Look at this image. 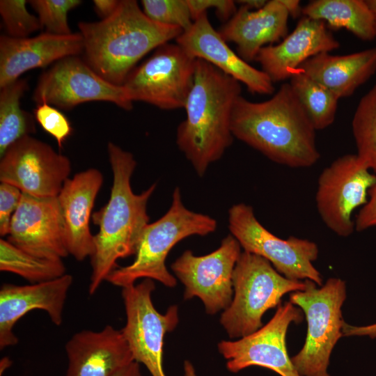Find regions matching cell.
Returning <instances> with one entry per match:
<instances>
[{
  "label": "cell",
  "instance_id": "ee69618b",
  "mask_svg": "<svg viewBox=\"0 0 376 376\" xmlns=\"http://www.w3.org/2000/svg\"><path fill=\"white\" fill-rule=\"evenodd\" d=\"M9 363H11V361L8 358H3V360H1L0 366L1 375H2L5 370L9 367Z\"/></svg>",
  "mask_w": 376,
  "mask_h": 376
},
{
  "label": "cell",
  "instance_id": "836d02e7",
  "mask_svg": "<svg viewBox=\"0 0 376 376\" xmlns=\"http://www.w3.org/2000/svg\"><path fill=\"white\" fill-rule=\"evenodd\" d=\"M22 192L16 187L6 183L0 184V235H8L11 218L17 209Z\"/></svg>",
  "mask_w": 376,
  "mask_h": 376
},
{
  "label": "cell",
  "instance_id": "ba28073f",
  "mask_svg": "<svg viewBox=\"0 0 376 376\" xmlns=\"http://www.w3.org/2000/svg\"><path fill=\"white\" fill-rule=\"evenodd\" d=\"M228 228L244 251L267 260L285 277L323 285L322 276L313 265L319 254L315 242L295 236L282 239L274 235L257 219L252 207L242 203L229 209Z\"/></svg>",
  "mask_w": 376,
  "mask_h": 376
},
{
  "label": "cell",
  "instance_id": "4dcf8cb0",
  "mask_svg": "<svg viewBox=\"0 0 376 376\" xmlns=\"http://www.w3.org/2000/svg\"><path fill=\"white\" fill-rule=\"evenodd\" d=\"M142 10L151 20L183 31L193 24L187 0H143Z\"/></svg>",
  "mask_w": 376,
  "mask_h": 376
},
{
  "label": "cell",
  "instance_id": "3957f363",
  "mask_svg": "<svg viewBox=\"0 0 376 376\" xmlns=\"http://www.w3.org/2000/svg\"><path fill=\"white\" fill-rule=\"evenodd\" d=\"M241 83L212 65L196 58L194 83L177 128L176 144L197 175L221 158L233 141L231 119Z\"/></svg>",
  "mask_w": 376,
  "mask_h": 376
},
{
  "label": "cell",
  "instance_id": "ab89813d",
  "mask_svg": "<svg viewBox=\"0 0 376 376\" xmlns=\"http://www.w3.org/2000/svg\"><path fill=\"white\" fill-rule=\"evenodd\" d=\"M113 376H143V375L141 373L139 363L136 361H133L129 365L120 369Z\"/></svg>",
  "mask_w": 376,
  "mask_h": 376
},
{
  "label": "cell",
  "instance_id": "52a82bcc",
  "mask_svg": "<svg viewBox=\"0 0 376 376\" xmlns=\"http://www.w3.org/2000/svg\"><path fill=\"white\" fill-rule=\"evenodd\" d=\"M311 282L303 291L292 292L290 301L301 309L307 322L303 347L291 361L300 376H330L331 352L343 336L341 308L346 299V283L329 279L320 288Z\"/></svg>",
  "mask_w": 376,
  "mask_h": 376
},
{
  "label": "cell",
  "instance_id": "44dd1931",
  "mask_svg": "<svg viewBox=\"0 0 376 376\" xmlns=\"http://www.w3.org/2000/svg\"><path fill=\"white\" fill-rule=\"evenodd\" d=\"M84 52L79 32L60 36L43 32L34 37H0V88L20 79L24 72L44 68Z\"/></svg>",
  "mask_w": 376,
  "mask_h": 376
},
{
  "label": "cell",
  "instance_id": "83f0119b",
  "mask_svg": "<svg viewBox=\"0 0 376 376\" xmlns=\"http://www.w3.org/2000/svg\"><path fill=\"white\" fill-rule=\"evenodd\" d=\"M0 270L17 274L31 283L53 280L66 274L62 259L31 255L3 238L0 239Z\"/></svg>",
  "mask_w": 376,
  "mask_h": 376
},
{
  "label": "cell",
  "instance_id": "cb8c5ba5",
  "mask_svg": "<svg viewBox=\"0 0 376 376\" xmlns=\"http://www.w3.org/2000/svg\"><path fill=\"white\" fill-rule=\"evenodd\" d=\"M324 85L339 99L352 95L376 72V47L346 54H318L299 68Z\"/></svg>",
  "mask_w": 376,
  "mask_h": 376
},
{
  "label": "cell",
  "instance_id": "d6986e66",
  "mask_svg": "<svg viewBox=\"0 0 376 376\" xmlns=\"http://www.w3.org/2000/svg\"><path fill=\"white\" fill-rule=\"evenodd\" d=\"M339 47L324 22L303 17L281 41L263 47L256 61L273 83L279 82L290 79L310 58Z\"/></svg>",
  "mask_w": 376,
  "mask_h": 376
},
{
  "label": "cell",
  "instance_id": "74e56055",
  "mask_svg": "<svg viewBox=\"0 0 376 376\" xmlns=\"http://www.w3.org/2000/svg\"><path fill=\"white\" fill-rule=\"evenodd\" d=\"M94 8L102 19L111 16L116 10L119 1L117 0H94Z\"/></svg>",
  "mask_w": 376,
  "mask_h": 376
},
{
  "label": "cell",
  "instance_id": "ffe728a7",
  "mask_svg": "<svg viewBox=\"0 0 376 376\" xmlns=\"http://www.w3.org/2000/svg\"><path fill=\"white\" fill-rule=\"evenodd\" d=\"M102 183V173L88 169L68 178L57 196L65 246L68 253L78 261L91 258L94 252V235L89 221Z\"/></svg>",
  "mask_w": 376,
  "mask_h": 376
},
{
  "label": "cell",
  "instance_id": "e0dca14e",
  "mask_svg": "<svg viewBox=\"0 0 376 376\" xmlns=\"http://www.w3.org/2000/svg\"><path fill=\"white\" fill-rule=\"evenodd\" d=\"M175 41L191 57L205 61L244 84L250 93H274L275 88L270 78L232 50L218 31L213 28L207 13L195 19Z\"/></svg>",
  "mask_w": 376,
  "mask_h": 376
},
{
  "label": "cell",
  "instance_id": "f35d334b",
  "mask_svg": "<svg viewBox=\"0 0 376 376\" xmlns=\"http://www.w3.org/2000/svg\"><path fill=\"white\" fill-rule=\"evenodd\" d=\"M281 2L285 8L289 17L297 18L302 14V7L299 0H281Z\"/></svg>",
  "mask_w": 376,
  "mask_h": 376
},
{
  "label": "cell",
  "instance_id": "9c48e42d",
  "mask_svg": "<svg viewBox=\"0 0 376 376\" xmlns=\"http://www.w3.org/2000/svg\"><path fill=\"white\" fill-rule=\"evenodd\" d=\"M195 61L177 43L167 42L136 66L122 86L132 102L163 110L184 109L194 83Z\"/></svg>",
  "mask_w": 376,
  "mask_h": 376
},
{
  "label": "cell",
  "instance_id": "5b68a950",
  "mask_svg": "<svg viewBox=\"0 0 376 376\" xmlns=\"http://www.w3.org/2000/svg\"><path fill=\"white\" fill-rule=\"evenodd\" d=\"M217 227L214 218L187 209L180 189L175 187L168 211L145 228L134 261L129 265L118 266L110 273L107 281L123 288L143 278L173 288L177 284L176 279L166 266L170 251L180 241L191 235H207L214 233Z\"/></svg>",
  "mask_w": 376,
  "mask_h": 376
},
{
  "label": "cell",
  "instance_id": "9a60e30c",
  "mask_svg": "<svg viewBox=\"0 0 376 376\" xmlns=\"http://www.w3.org/2000/svg\"><path fill=\"white\" fill-rule=\"evenodd\" d=\"M70 172L68 157L31 135L10 146L0 160L1 182L38 198L57 197Z\"/></svg>",
  "mask_w": 376,
  "mask_h": 376
},
{
  "label": "cell",
  "instance_id": "d4e9b609",
  "mask_svg": "<svg viewBox=\"0 0 376 376\" xmlns=\"http://www.w3.org/2000/svg\"><path fill=\"white\" fill-rule=\"evenodd\" d=\"M302 15L322 21L331 29H345L363 41L376 38L373 15L366 0H314L302 7Z\"/></svg>",
  "mask_w": 376,
  "mask_h": 376
},
{
  "label": "cell",
  "instance_id": "7a4b0ae2",
  "mask_svg": "<svg viewBox=\"0 0 376 376\" xmlns=\"http://www.w3.org/2000/svg\"><path fill=\"white\" fill-rule=\"evenodd\" d=\"M113 183L108 202L91 219L99 228L94 235L91 275L88 292L93 295L110 273L118 267L117 261L135 255L142 233L149 224L147 204L156 183L135 194L131 178L136 166L133 155L112 142L107 144Z\"/></svg>",
  "mask_w": 376,
  "mask_h": 376
},
{
  "label": "cell",
  "instance_id": "b9f144b4",
  "mask_svg": "<svg viewBox=\"0 0 376 376\" xmlns=\"http://www.w3.org/2000/svg\"><path fill=\"white\" fill-rule=\"evenodd\" d=\"M185 376H197L193 364L188 360L184 362Z\"/></svg>",
  "mask_w": 376,
  "mask_h": 376
},
{
  "label": "cell",
  "instance_id": "6da1fadb",
  "mask_svg": "<svg viewBox=\"0 0 376 376\" xmlns=\"http://www.w3.org/2000/svg\"><path fill=\"white\" fill-rule=\"evenodd\" d=\"M231 131L270 160L288 167H311L320 157L316 130L290 83L263 102L240 95L233 108Z\"/></svg>",
  "mask_w": 376,
  "mask_h": 376
},
{
  "label": "cell",
  "instance_id": "f546056e",
  "mask_svg": "<svg viewBox=\"0 0 376 376\" xmlns=\"http://www.w3.org/2000/svg\"><path fill=\"white\" fill-rule=\"evenodd\" d=\"M28 3L38 15L41 29L54 35L72 33L68 22V13L79 6L80 0H31Z\"/></svg>",
  "mask_w": 376,
  "mask_h": 376
},
{
  "label": "cell",
  "instance_id": "4316f807",
  "mask_svg": "<svg viewBox=\"0 0 376 376\" xmlns=\"http://www.w3.org/2000/svg\"><path fill=\"white\" fill-rule=\"evenodd\" d=\"M290 84L316 130L325 129L335 120L338 97L300 70Z\"/></svg>",
  "mask_w": 376,
  "mask_h": 376
},
{
  "label": "cell",
  "instance_id": "60d3db41",
  "mask_svg": "<svg viewBox=\"0 0 376 376\" xmlns=\"http://www.w3.org/2000/svg\"><path fill=\"white\" fill-rule=\"evenodd\" d=\"M240 6H244L251 10H258L263 8L267 3L265 0H243L236 1Z\"/></svg>",
  "mask_w": 376,
  "mask_h": 376
},
{
  "label": "cell",
  "instance_id": "8d00e7d4",
  "mask_svg": "<svg viewBox=\"0 0 376 376\" xmlns=\"http://www.w3.org/2000/svg\"><path fill=\"white\" fill-rule=\"evenodd\" d=\"M343 336H368L376 338V322L365 326H354L346 322L343 327Z\"/></svg>",
  "mask_w": 376,
  "mask_h": 376
},
{
  "label": "cell",
  "instance_id": "7bdbcfd3",
  "mask_svg": "<svg viewBox=\"0 0 376 376\" xmlns=\"http://www.w3.org/2000/svg\"><path fill=\"white\" fill-rule=\"evenodd\" d=\"M366 1L373 15L376 38V0H366Z\"/></svg>",
  "mask_w": 376,
  "mask_h": 376
},
{
  "label": "cell",
  "instance_id": "d590c367",
  "mask_svg": "<svg viewBox=\"0 0 376 376\" xmlns=\"http://www.w3.org/2000/svg\"><path fill=\"white\" fill-rule=\"evenodd\" d=\"M354 224L358 232L376 227V182L369 191L367 203L358 212Z\"/></svg>",
  "mask_w": 376,
  "mask_h": 376
},
{
  "label": "cell",
  "instance_id": "4fadbf2b",
  "mask_svg": "<svg viewBox=\"0 0 376 376\" xmlns=\"http://www.w3.org/2000/svg\"><path fill=\"white\" fill-rule=\"evenodd\" d=\"M241 246L232 235L224 237L214 251L197 256L186 250L171 265L184 284V299L198 297L207 313L226 309L233 300V274L241 255Z\"/></svg>",
  "mask_w": 376,
  "mask_h": 376
},
{
  "label": "cell",
  "instance_id": "5bb4252c",
  "mask_svg": "<svg viewBox=\"0 0 376 376\" xmlns=\"http://www.w3.org/2000/svg\"><path fill=\"white\" fill-rule=\"evenodd\" d=\"M303 311L290 301L280 304L272 319L253 333L236 340H221L219 353L226 360V368L237 373L251 366L269 369L281 376H300L286 347L290 324L300 323Z\"/></svg>",
  "mask_w": 376,
  "mask_h": 376
},
{
  "label": "cell",
  "instance_id": "7402d4cb",
  "mask_svg": "<svg viewBox=\"0 0 376 376\" xmlns=\"http://www.w3.org/2000/svg\"><path fill=\"white\" fill-rule=\"evenodd\" d=\"M66 376H113L134 361L121 330H82L66 343Z\"/></svg>",
  "mask_w": 376,
  "mask_h": 376
},
{
  "label": "cell",
  "instance_id": "7c38bea8",
  "mask_svg": "<svg viewBox=\"0 0 376 376\" xmlns=\"http://www.w3.org/2000/svg\"><path fill=\"white\" fill-rule=\"evenodd\" d=\"M32 99L36 105L45 102L63 110L91 101L109 102L126 111L133 108L123 86L103 79L79 56L65 57L45 71Z\"/></svg>",
  "mask_w": 376,
  "mask_h": 376
},
{
  "label": "cell",
  "instance_id": "8fae6325",
  "mask_svg": "<svg viewBox=\"0 0 376 376\" xmlns=\"http://www.w3.org/2000/svg\"><path fill=\"white\" fill-rule=\"evenodd\" d=\"M155 288L150 279L122 288L126 322L121 331L134 361L143 363L150 376H166L162 366L164 338L178 323V308L173 305L159 313L151 298Z\"/></svg>",
  "mask_w": 376,
  "mask_h": 376
},
{
  "label": "cell",
  "instance_id": "2e32d148",
  "mask_svg": "<svg viewBox=\"0 0 376 376\" xmlns=\"http://www.w3.org/2000/svg\"><path fill=\"white\" fill-rule=\"evenodd\" d=\"M7 240L40 258L62 259L69 255L57 197L38 198L22 193L11 218Z\"/></svg>",
  "mask_w": 376,
  "mask_h": 376
},
{
  "label": "cell",
  "instance_id": "30bf717a",
  "mask_svg": "<svg viewBox=\"0 0 376 376\" xmlns=\"http://www.w3.org/2000/svg\"><path fill=\"white\" fill-rule=\"evenodd\" d=\"M375 182L376 174L357 154L344 155L324 168L318 180L315 204L326 226L340 237L352 235L353 212L367 203Z\"/></svg>",
  "mask_w": 376,
  "mask_h": 376
},
{
  "label": "cell",
  "instance_id": "f1b7e54d",
  "mask_svg": "<svg viewBox=\"0 0 376 376\" xmlns=\"http://www.w3.org/2000/svg\"><path fill=\"white\" fill-rule=\"evenodd\" d=\"M352 130L357 156L376 174V85L360 99Z\"/></svg>",
  "mask_w": 376,
  "mask_h": 376
},
{
  "label": "cell",
  "instance_id": "277c9868",
  "mask_svg": "<svg viewBox=\"0 0 376 376\" xmlns=\"http://www.w3.org/2000/svg\"><path fill=\"white\" fill-rule=\"evenodd\" d=\"M78 27L84 40L83 59L100 77L118 86L144 56L183 31L151 20L135 0H120L109 17L80 22Z\"/></svg>",
  "mask_w": 376,
  "mask_h": 376
},
{
  "label": "cell",
  "instance_id": "ac0fdd59",
  "mask_svg": "<svg viewBox=\"0 0 376 376\" xmlns=\"http://www.w3.org/2000/svg\"><path fill=\"white\" fill-rule=\"evenodd\" d=\"M72 281V276L65 274L53 280L29 285L3 284L0 289V349L17 343L14 326L33 310L45 311L55 325H61Z\"/></svg>",
  "mask_w": 376,
  "mask_h": 376
},
{
  "label": "cell",
  "instance_id": "8992f818",
  "mask_svg": "<svg viewBox=\"0 0 376 376\" xmlns=\"http://www.w3.org/2000/svg\"><path fill=\"white\" fill-rule=\"evenodd\" d=\"M311 282L289 279L267 260L244 251L233 274V300L220 323L231 338L249 335L263 326V315L279 306L285 295L305 290Z\"/></svg>",
  "mask_w": 376,
  "mask_h": 376
},
{
  "label": "cell",
  "instance_id": "603a6c76",
  "mask_svg": "<svg viewBox=\"0 0 376 376\" xmlns=\"http://www.w3.org/2000/svg\"><path fill=\"white\" fill-rule=\"evenodd\" d=\"M288 17L281 0L267 1L258 10L240 6L218 32L226 42L234 43L237 54L249 62L256 60L263 47L279 42L288 35Z\"/></svg>",
  "mask_w": 376,
  "mask_h": 376
},
{
  "label": "cell",
  "instance_id": "1f68e13d",
  "mask_svg": "<svg viewBox=\"0 0 376 376\" xmlns=\"http://www.w3.org/2000/svg\"><path fill=\"white\" fill-rule=\"evenodd\" d=\"M27 2L25 0L0 1V15L8 36L27 38L41 29L38 17L28 11Z\"/></svg>",
  "mask_w": 376,
  "mask_h": 376
},
{
  "label": "cell",
  "instance_id": "d6a6232c",
  "mask_svg": "<svg viewBox=\"0 0 376 376\" xmlns=\"http://www.w3.org/2000/svg\"><path fill=\"white\" fill-rule=\"evenodd\" d=\"M33 112L38 123L61 148L72 132L69 120L59 109L45 102L36 105Z\"/></svg>",
  "mask_w": 376,
  "mask_h": 376
},
{
  "label": "cell",
  "instance_id": "484cf974",
  "mask_svg": "<svg viewBox=\"0 0 376 376\" xmlns=\"http://www.w3.org/2000/svg\"><path fill=\"white\" fill-rule=\"evenodd\" d=\"M27 89L25 79H19L1 88L0 157L14 143L36 132L35 117L21 107V99Z\"/></svg>",
  "mask_w": 376,
  "mask_h": 376
},
{
  "label": "cell",
  "instance_id": "e575fe53",
  "mask_svg": "<svg viewBox=\"0 0 376 376\" xmlns=\"http://www.w3.org/2000/svg\"><path fill=\"white\" fill-rule=\"evenodd\" d=\"M193 22L210 8L217 17L226 22L236 13V3L231 0H187Z\"/></svg>",
  "mask_w": 376,
  "mask_h": 376
}]
</instances>
